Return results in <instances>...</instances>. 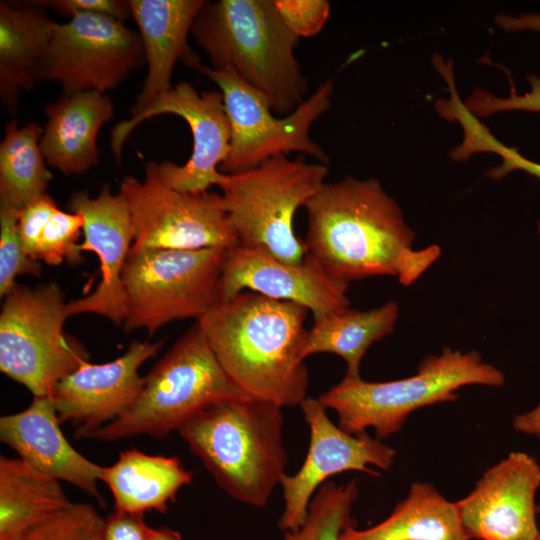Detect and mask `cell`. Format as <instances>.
<instances>
[{"label":"cell","instance_id":"6da1fadb","mask_svg":"<svg viewBox=\"0 0 540 540\" xmlns=\"http://www.w3.org/2000/svg\"><path fill=\"white\" fill-rule=\"evenodd\" d=\"M304 207L307 254L344 283L393 276L409 286L441 254L437 245L414 249V230L375 178L325 183Z\"/></svg>","mask_w":540,"mask_h":540},{"label":"cell","instance_id":"7a4b0ae2","mask_svg":"<svg viewBox=\"0 0 540 540\" xmlns=\"http://www.w3.org/2000/svg\"><path fill=\"white\" fill-rule=\"evenodd\" d=\"M308 310L242 291L197 320L225 373L248 397L281 407L307 398L309 371L300 353Z\"/></svg>","mask_w":540,"mask_h":540},{"label":"cell","instance_id":"3957f363","mask_svg":"<svg viewBox=\"0 0 540 540\" xmlns=\"http://www.w3.org/2000/svg\"><path fill=\"white\" fill-rule=\"evenodd\" d=\"M282 408L255 398L220 400L177 432L227 495L261 508L286 475Z\"/></svg>","mask_w":540,"mask_h":540},{"label":"cell","instance_id":"277c9868","mask_svg":"<svg viewBox=\"0 0 540 540\" xmlns=\"http://www.w3.org/2000/svg\"><path fill=\"white\" fill-rule=\"evenodd\" d=\"M191 33L213 69H230L289 115L305 100L308 79L295 56L299 43L273 0L205 1Z\"/></svg>","mask_w":540,"mask_h":540},{"label":"cell","instance_id":"5b68a950","mask_svg":"<svg viewBox=\"0 0 540 540\" xmlns=\"http://www.w3.org/2000/svg\"><path fill=\"white\" fill-rule=\"evenodd\" d=\"M504 382L503 372L484 362L479 352L444 348L441 354L425 357L410 377L386 382L343 378L318 400L337 413L342 430L354 435L374 428L382 440L400 431L414 411L455 401L461 387Z\"/></svg>","mask_w":540,"mask_h":540},{"label":"cell","instance_id":"8992f818","mask_svg":"<svg viewBox=\"0 0 540 540\" xmlns=\"http://www.w3.org/2000/svg\"><path fill=\"white\" fill-rule=\"evenodd\" d=\"M144 379L135 402L84 439L114 442L139 435L163 439L205 405L250 398L225 373L197 322Z\"/></svg>","mask_w":540,"mask_h":540},{"label":"cell","instance_id":"52a82bcc","mask_svg":"<svg viewBox=\"0 0 540 540\" xmlns=\"http://www.w3.org/2000/svg\"><path fill=\"white\" fill-rule=\"evenodd\" d=\"M328 173V164L308 163L303 156L292 160L286 154L247 171L220 172L215 185L239 244L301 263L307 251L295 233L294 217L326 183Z\"/></svg>","mask_w":540,"mask_h":540},{"label":"cell","instance_id":"ba28073f","mask_svg":"<svg viewBox=\"0 0 540 540\" xmlns=\"http://www.w3.org/2000/svg\"><path fill=\"white\" fill-rule=\"evenodd\" d=\"M226 252L131 248L122 276L129 308L125 332L145 329L153 334L172 321L207 314L222 301Z\"/></svg>","mask_w":540,"mask_h":540},{"label":"cell","instance_id":"9c48e42d","mask_svg":"<svg viewBox=\"0 0 540 540\" xmlns=\"http://www.w3.org/2000/svg\"><path fill=\"white\" fill-rule=\"evenodd\" d=\"M60 286L17 284L0 314V370L34 397L51 396L57 383L84 360L85 348L65 335L69 317Z\"/></svg>","mask_w":540,"mask_h":540},{"label":"cell","instance_id":"30bf717a","mask_svg":"<svg viewBox=\"0 0 540 540\" xmlns=\"http://www.w3.org/2000/svg\"><path fill=\"white\" fill-rule=\"evenodd\" d=\"M199 71L220 88L230 121V152L219 167L220 172L247 171L289 152L310 155L318 162L328 164L327 153L312 140L310 130L331 106L332 78L320 83L292 113L279 118L271 113L266 96L234 71L205 65Z\"/></svg>","mask_w":540,"mask_h":540},{"label":"cell","instance_id":"8fae6325","mask_svg":"<svg viewBox=\"0 0 540 540\" xmlns=\"http://www.w3.org/2000/svg\"><path fill=\"white\" fill-rule=\"evenodd\" d=\"M119 192L129 205L135 249H231L239 240L221 206L220 194L180 192L168 187L159 164L148 162L142 181L127 175Z\"/></svg>","mask_w":540,"mask_h":540},{"label":"cell","instance_id":"7c38bea8","mask_svg":"<svg viewBox=\"0 0 540 540\" xmlns=\"http://www.w3.org/2000/svg\"><path fill=\"white\" fill-rule=\"evenodd\" d=\"M140 34L113 17L78 14L56 23L40 81H58L63 95L115 89L145 63Z\"/></svg>","mask_w":540,"mask_h":540},{"label":"cell","instance_id":"4fadbf2b","mask_svg":"<svg viewBox=\"0 0 540 540\" xmlns=\"http://www.w3.org/2000/svg\"><path fill=\"white\" fill-rule=\"evenodd\" d=\"M162 114L183 118L191 129L193 151L184 165L172 161L159 164V174L168 187L185 193H203L215 185L221 164L230 152L231 126L221 91L199 93L188 82H180L158 96L147 108L111 130V150L119 161L123 146L144 120Z\"/></svg>","mask_w":540,"mask_h":540},{"label":"cell","instance_id":"5bb4252c","mask_svg":"<svg viewBox=\"0 0 540 540\" xmlns=\"http://www.w3.org/2000/svg\"><path fill=\"white\" fill-rule=\"evenodd\" d=\"M300 408L310 429V441L300 469L286 474L280 484L284 508L278 526L283 531L296 530L304 523L313 495L331 476L347 471L380 476L368 465L388 470L396 456L393 448L366 431L353 435L342 430L318 399L307 397Z\"/></svg>","mask_w":540,"mask_h":540},{"label":"cell","instance_id":"9a60e30c","mask_svg":"<svg viewBox=\"0 0 540 540\" xmlns=\"http://www.w3.org/2000/svg\"><path fill=\"white\" fill-rule=\"evenodd\" d=\"M67 207L84 220V241L79 249L94 252L101 271V280L92 293L67 304L68 316L92 313L123 325L129 308L122 276L134 241L127 200L120 192L112 194L105 184L96 197H90L87 191L74 192Z\"/></svg>","mask_w":540,"mask_h":540},{"label":"cell","instance_id":"2e32d148","mask_svg":"<svg viewBox=\"0 0 540 540\" xmlns=\"http://www.w3.org/2000/svg\"><path fill=\"white\" fill-rule=\"evenodd\" d=\"M245 290L299 304L314 321L350 307L348 284L330 276L309 254L292 264L260 247L228 249L220 278L222 301Z\"/></svg>","mask_w":540,"mask_h":540},{"label":"cell","instance_id":"e0dca14e","mask_svg":"<svg viewBox=\"0 0 540 540\" xmlns=\"http://www.w3.org/2000/svg\"><path fill=\"white\" fill-rule=\"evenodd\" d=\"M539 487L540 465L529 454L512 452L490 467L475 488L455 502L468 538L536 540Z\"/></svg>","mask_w":540,"mask_h":540},{"label":"cell","instance_id":"ac0fdd59","mask_svg":"<svg viewBox=\"0 0 540 540\" xmlns=\"http://www.w3.org/2000/svg\"><path fill=\"white\" fill-rule=\"evenodd\" d=\"M163 341L133 340L120 357L95 364L84 360L55 386L51 398L61 423L77 424L78 439L119 418L138 398L141 365L157 354Z\"/></svg>","mask_w":540,"mask_h":540},{"label":"cell","instance_id":"d6986e66","mask_svg":"<svg viewBox=\"0 0 540 540\" xmlns=\"http://www.w3.org/2000/svg\"><path fill=\"white\" fill-rule=\"evenodd\" d=\"M51 396L34 397L23 411L0 418V439L39 471L68 482L103 504V467L79 453L60 429Z\"/></svg>","mask_w":540,"mask_h":540},{"label":"cell","instance_id":"ffe728a7","mask_svg":"<svg viewBox=\"0 0 540 540\" xmlns=\"http://www.w3.org/2000/svg\"><path fill=\"white\" fill-rule=\"evenodd\" d=\"M137 23L148 71L131 114L147 108L173 86L171 76L177 61L189 68L202 66L187 39L205 0H129Z\"/></svg>","mask_w":540,"mask_h":540},{"label":"cell","instance_id":"44dd1931","mask_svg":"<svg viewBox=\"0 0 540 540\" xmlns=\"http://www.w3.org/2000/svg\"><path fill=\"white\" fill-rule=\"evenodd\" d=\"M47 122L40 148L47 165L65 175L82 174L98 165L96 141L114 114L111 98L97 91L63 95L44 109Z\"/></svg>","mask_w":540,"mask_h":540},{"label":"cell","instance_id":"7402d4cb","mask_svg":"<svg viewBox=\"0 0 540 540\" xmlns=\"http://www.w3.org/2000/svg\"><path fill=\"white\" fill-rule=\"evenodd\" d=\"M55 24L31 1L0 2V99L12 116L20 91L40 81Z\"/></svg>","mask_w":540,"mask_h":540},{"label":"cell","instance_id":"603a6c76","mask_svg":"<svg viewBox=\"0 0 540 540\" xmlns=\"http://www.w3.org/2000/svg\"><path fill=\"white\" fill-rule=\"evenodd\" d=\"M101 481L109 487L115 509L165 513L178 491L191 483L192 473L177 456L150 455L132 448L103 467Z\"/></svg>","mask_w":540,"mask_h":540},{"label":"cell","instance_id":"cb8c5ba5","mask_svg":"<svg viewBox=\"0 0 540 540\" xmlns=\"http://www.w3.org/2000/svg\"><path fill=\"white\" fill-rule=\"evenodd\" d=\"M59 482L21 458L1 455L0 540H21L70 508Z\"/></svg>","mask_w":540,"mask_h":540},{"label":"cell","instance_id":"d4e9b609","mask_svg":"<svg viewBox=\"0 0 540 540\" xmlns=\"http://www.w3.org/2000/svg\"><path fill=\"white\" fill-rule=\"evenodd\" d=\"M340 540H470L455 502L447 500L432 484L415 482L407 497L378 524L357 529L346 527Z\"/></svg>","mask_w":540,"mask_h":540},{"label":"cell","instance_id":"484cf974","mask_svg":"<svg viewBox=\"0 0 540 540\" xmlns=\"http://www.w3.org/2000/svg\"><path fill=\"white\" fill-rule=\"evenodd\" d=\"M399 317L394 301L365 311L350 307L314 321L301 349L302 360L316 353H332L347 365L344 378L360 379V364L369 347L389 336Z\"/></svg>","mask_w":540,"mask_h":540},{"label":"cell","instance_id":"4316f807","mask_svg":"<svg viewBox=\"0 0 540 540\" xmlns=\"http://www.w3.org/2000/svg\"><path fill=\"white\" fill-rule=\"evenodd\" d=\"M43 128L35 122L18 127L12 119L5 125L0 144V201L21 209L45 194L53 178L40 148Z\"/></svg>","mask_w":540,"mask_h":540},{"label":"cell","instance_id":"83f0119b","mask_svg":"<svg viewBox=\"0 0 540 540\" xmlns=\"http://www.w3.org/2000/svg\"><path fill=\"white\" fill-rule=\"evenodd\" d=\"M358 495L355 480L342 485L326 481L313 495L304 523L284 531L282 540H340L343 530L355 524L351 511Z\"/></svg>","mask_w":540,"mask_h":540},{"label":"cell","instance_id":"f1b7e54d","mask_svg":"<svg viewBox=\"0 0 540 540\" xmlns=\"http://www.w3.org/2000/svg\"><path fill=\"white\" fill-rule=\"evenodd\" d=\"M84 220L81 215L57 209L46 222L38 237L33 260L59 265L64 260L78 264L83 259L77 243Z\"/></svg>","mask_w":540,"mask_h":540},{"label":"cell","instance_id":"f546056e","mask_svg":"<svg viewBox=\"0 0 540 540\" xmlns=\"http://www.w3.org/2000/svg\"><path fill=\"white\" fill-rule=\"evenodd\" d=\"M19 209L0 201V296L4 298L16 285L17 277L38 276L42 267L24 251L18 231Z\"/></svg>","mask_w":540,"mask_h":540},{"label":"cell","instance_id":"4dcf8cb0","mask_svg":"<svg viewBox=\"0 0 540 540\" xmlns=\"http://www.w3.org/2000/svg\"><path fill=\"white\" fill-rule=\"evenodd\" d=\"M104 519L88 503L73 505L28 532L21 540H102Z\"/></svg>","mask_w":540,"mask_h":540},{"label":"cell","instance_id":"1f68e13d","mask_svg":"<svg viewBox=\"0 0 540 540\" xmlns=\"http://www.w3.org/2000/svg\"><path fill=\"white\" fill-rule=\"evenodd\" d=\"M526 80L530 84V90L525 94L519 95L512 88L508 97L501 98L475 88L463 104L476 118L506 111L540 112V77L529 74Z\"/></svg>","mask_w":540,"mask_h":540},{"label":"cell","instance_id":"d6a6232c","mask_svg":"<svg viewBox=\"0 0 540 540\" xmlns=\"http://www.w3.org/2000/svg\"><path fill=\"white\" fill-rule=\"evenodd\" d=\"M287 28L298 38L320 33L330 14L326 0H273Z\"/></svg>","mask_w":540,"mask_h":540},{"label":"cell","instance_id":"836d02e7","mask_svg":"<svg viewBox=\"0 0 540 540\" xmlns=\"http://www.w3.org/2000/svg\"><path fill=\"white\" fill-rule=\"evenodd\" d=\"M57 209L56 202L47 193L19 209L18 231L24 251L31 259L41 230Z\"/></svg>","mask_w":540,"mask_h":540},{"label":"cell","instance_id":"e575fe53","mask_svg":"<svg viewBox=\"0 0 540 540\" xmlns=\"http://www.w3.org/2000/svg\"><path fill=\"white\" fill-rule=\"evenodd\" d=\"M31 2L70 18L78 14L98 13L125 22L132 17L129 0H39Z\"/></svg>","mask_w":540,"mask_h":540},{"label":"cell","instance_id":"d590c367","mask_svg":"<svg viewBox=\"0 0 540 540\" xmlns=\"http://www.w3.org/2000/svg\"><path fill=\"white\" fill-rule=\"evenodd\" d=\"M153 531L144 513L115 509L104 519L102 540H150Z\"/></svg>","mask_w":540,"mask_h":540},{"label":"cell","instance_id":"8d00e7d4","mask_svg":"<svg viewBox=\"0 0 540 540\" xmlns=\"http://www.w3.org/2000/svg\"><path fill=\"white\" fill-rule=\"evenodd\" d=\"M489 152L498 154L502 163L490 169L488 177L499 180L513 171L521 170L540 179V163L525 158L516 148H510L496 139L491 143Z\"/></svg>","mask_w":540,"mask_h":540},{"label":"cell","instance_id":"74e56055","mask_svg":"<svg viewBox=\"0 0 540 540\" xmlns=\"http://www.w3.org/2000/svg\"><path fill=\"white\" fill-rule=\"evenodd\" d=\"M494 22L501 29L508 32L534 31L540 33V14L524 13L519 16L497 14Z\"/></svg>","mask_w":540,"mask_h":540},{"label":"cell","instance_id":"f35d334b","mask_svg":"<svg viewBox=\"0 0 540 540\" xmlns=\"http://www.w3.org/2000/svg\"><path fill=\"white\" fill-rule=\"evenodd\" d=\"M513 428L517 432L540 437V404L527 413L516 415Z\"/></svg>","mask_w":540,"mask_h":540},{"label":"cell","instance_id":"ab89813d","mask_svg":"<svg viewBox=\"0 0 540 540\" xmlns=\"http://www.w3.org/2000/svg\"><path fill=\"white\" fill-rule=\"evenodd\" d=\"M150 540H184L182 535L173 529L168 527H161L154 529Z\"/></svg>","mask_w":540,"mask_h":540},{"label":"cell","instance_id":"60d3db41","mask_svg":"<svg viewBox=\"0 0 540 540\" xmlns=\"http://www.w3.org/2000/svg\"><path fill=\"white\" fill-rule=\"evenodd\" d=\"M537 515L540 518V505H537ZM536 540H540V533H539V536H538V538Z\"/></svg>","mask_w":540,"mask_h":540},{"label":"cell","instance_id":"b9f144b4","mask_svg":"<svg viewBox=\"0 0 540 540\" xmlns=\"http://www.w3.org/2000/svg\"><path fill=\"white\" fill-rule=\"evenodd\" d=\"M538 232H539V236H540V220H539V223H538Z\"/></svg>","mask_w":540,"mask_h":540}]
</instances>
